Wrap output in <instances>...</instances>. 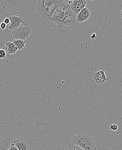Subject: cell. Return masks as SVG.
<instances>
[{
	"label": "cell",
	"instance_id": "2e32d148",
	"mask_svg": "<svg viewBox=\"0 0 122 150\" xmlns=\"http://www.w3.org/2000/svg\"><path fill=\"white\" fill-rule=\"evenodd\" d=\"M7 54L6 52L3 50H0V59H4L6 58Z\"/></svg>",
	"mask_w": 122,
	"mask_h": 150
},
{
	"label": "cell",
	"instance_id": "8992f818",
	"mask_svg": "<svg viewBox=\"0 0 122 150\" xmlns=\"http://www.w3.org/2000/svg\"><path fill=\"white\" fill-rule=\"evenodd\" d=\"M9 18L11 21V24L8 26V29L11 31L19 28L21 26V23H23L25 26H27V24L24 22L23 19L21 17L14 16H11L10 15L9 16Z\"/></svg>",
	"mask_w": 122,
	"mask_h": 150
},
{
	"label": "cell",
	"instance_id": "3957f363",
	"mask_svg": "<svg viewBox=\"0 0 122 150\" xmlns=\"http://www.w3.org/2000/svg\"><path fill=\"white\" fill-rule=\"evenodd\" d=\"M71 143L84 150H96L97 149V145L94 139L84 134H79L73 136Z\"/></svg>",
	"mask_w": 122,
	"mask_h": 150
},
{
	"label": "cell",
	"instance_id": "e0dca14e",
	"mask_svg": "<svg viewBox=\"0 0 122 150\" xmlns=\"http://www.w3.org/2000/svg\"><path fill=\"white\" fill-rule=\"evenodd\" d=\"M110 129L113 131H116L118 129V126L116 124H113L110 126Z\"/></svg>",
	"mask_w": 122,
	"mask_h": 150
},
{
	"label": "cell",
	"instance_id": "ac0fdd59",
	"mask_svg": "<svg viewBox=\"0 0 122 150\" xmlns=\"http://www.w3.org/2000/svg\"><path fill=\"white\" fill-rule=\"evenodd\" d=\"M9 150H19L18 149V148L16 147V146H14L13 144H11V145H10L9 148Z\"/></svg>",
	"mask_w": 122,
	"mask_h": 150
},
{
	"label": "cell",
	"instance_id": "d6986e66",
	"mask_svg": "<svg viewBox=\"0 0 122 150\" xmlns=\"http://www.w3.org/2000/svg\"><path fill=\"white\" fill-rule=\"evenodd\" d=\"M120 16H121V19L122 21V8L121 11V14H120Z\"/></svg>",
	"mask_w": 122,
	"mask_h": 150
},
{
	"label": "cell",
	"instance_id": "277c9868",
	"mask_svg": "<svg viewBox=\"0 0 122 150\" xmlns=\"http://www.w3.org/2000/svg\"><path fill=\"white\" fill-rule=\"evenodd\" d=\"M14 40H19L25 41L29 38V35L31 33V28L25 26H20L14 30L11 31Z\"/></svg>",
	"mask_w": 122,
	"mask_h": 150
},
{
	"label": "cell",
	"instance_id": "7a4b0ae2",
	"mask_svg": "<svg viewBox=\"0 0 122 150\" xmlns=\"http://www.w3.org/2000/svg\"><path fill=\"white\" fill-rule=\"evenodd\" d=\"M62 0H38L36 8L39 15L44 20L51 21Z\"/></svg>",
	"mask_w": 122,
	"mask_h": 150
},
{
	"label": "cell",
	"instance_id": "5bb4252c",
	"mask_svg": "<svg viewBox=\"0 0 122 150\" xmlns=\"http://www.w3.org/2000/svg\"><path fill=\"white\" fill-rule=\"evenodd\" d=\"M8 26L2 22L0 23V33H6L8 31Z\"/></svg>",
	"mask_w": 122,
	"mask_h": 150
},
{
	"label": "cell",
	"instance_id": "7c38bea8",
	"mask_svg": "<svg viewBox=\"0 0 122 150\" xmlns=\"http://www.w3.org/2000/svg\"><path fill=\"white\" fill-rule=\"evenodd\" d=\"M12 42L17 47L18 50H23L25 47L26 42L25 41L19 40H14Z\"/></svg>",
	"mask_w": 122,
	"mask_h": 150
},
{
	"label": "cell",
	"instance_id": "8fae6325",
	"mask_svg": "<svg viewBox=\"0 0 122 150\" xmlns=\"http://www.w3.org/2000/svg\"><path fill=\"white\" fill-rule=\"evenodd\" d=\"M11 145V139L5 136L0 137V150H9Z\"/></svg>",
	"mask_w": 122,
	"mask_h": 150
},
{
	"label": "cell",
	"instance_id": "52a82bcc",
	"mask_svg": "<svg viewBox=\"0 0 122 150\" xmlns=\"http://www.w3.org/2000/svg\"><path fill=\"white\" fill-rule=\"evenodd\" d=\"M91 16V13L89 9L85 8L83 9L76 17V22L78 23H82L88 20Z\"/></svg>",
	"mask_w": 122,
	"mask_h": 150
},
{
	"label": "cell",
	"instance_id": "9c48e42d",
	"mask_svg": "<svg viewBox=\"0 0 122 150\" xmlns=\"http://www.w3.org/2000/svg\"><path fill=\"white\" fill-rule=\"evenodd\" d=\"M13 144L19 150H29L28 142L22 138H18L14 142Z\"/></svg>",
	"mask_w": 122,
	"mask_h": 150
},
{
	"label": "cell",
	"instance_id": "5b68a950",
	"mask_svg": "<svg viewBox=\"0 0 122 150\" xmlns=\"http://www.w3.org/2000/svg\"><path fill=\"white\" fill-rule=\"evenodd\" d=\"M87 1L85 0H74L71 5V9L76 16L85 8Z\"/></svg>",
	"mask_w": 122,
	"mask_h": 150
},
{
	"label": "cell",
	"instance_id": "4fadbf2b",
	"mask_svg": "<svg viewBox=\"0 0 122 150\" xmlns=\"http://www.w3.org/2000/svg\"><path fill=\"white\" fill-rule=\"evenodd\" d=\"M65 150H84L79 146L72 144L71 142H69L65 146Z\"/></svg>",
	"mask_w": 122,
	"mask_h": 150
},
{
	"label": "cell",
	"instance_id": "30bf717a",
	"mask_svg": "<svg viewBox=\"0 0 122 150\" xmlns=\"http://www.w3.org/2000/svg\"><path fill=\"white\" fill-rule=\"evenodd\" d=\"M2 49H3L7 53L10 54H15L18 50L17 47L13 43L10 41H7L5 44V47H4Z\"/></svg>",
	"mask_w": 122,
	"mask_h": 150
},
{
	"label": "cell",
	"instance_id": "6da1fadb",
	"mask_svg": "<svg viewBox=\"0 0 122 150\" xmlns=\"http://www.w3.org/2000/svg\"><path fill=\"white\" fill-rule=\"evenodd\" d=\"M72 1H62L53 14L51 21L55 24L61 32H64L73 27L76 23V16L71 9Z\"/></svg>",
	"mask_w": 122,
	"mask_h": 150
},
{
	"label": "cell",
	"instance_id": "9a60e30c",
	"mask_svg": "<svg viewBox=\"0 0 122 150\" xmlns=\"http://www.w3.org/2000/svg\"><path fill=\"white\" fill-rule=\"evenodd\" d=\"M9 15L10 14L9 13H5V14H3L2 17L3 22L5 23L6 25H8V26H9V23H11L9 18Z\"/></svg>",
	"mask_w": 122,
	"mask_h": 150
},
{
	"label": "cell",
	"instance_id": "ba28073f",
	"mask_svg": "<svg viewBox=\"0 0 122 150\" xmlns=\"http://www.w3.org/2000/svg\"><path fill=\"white\" fill-rule=\"evenodd\" d=\"M93 78L96 82L98 84H102L108 80L103 70L99 71L95 73Z\"/></svg>",
	"mask_w": 122,
	"mask_h": 150
}]
</instances>
